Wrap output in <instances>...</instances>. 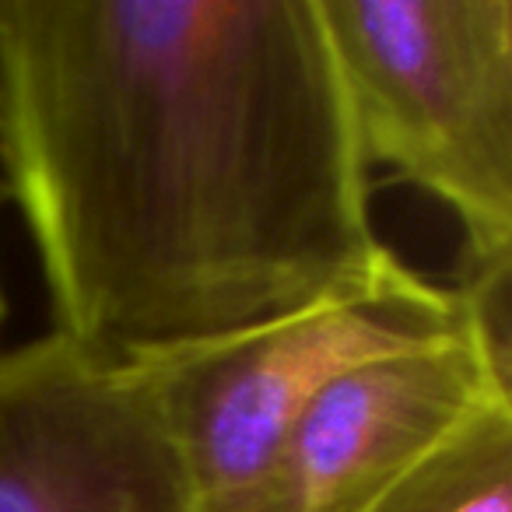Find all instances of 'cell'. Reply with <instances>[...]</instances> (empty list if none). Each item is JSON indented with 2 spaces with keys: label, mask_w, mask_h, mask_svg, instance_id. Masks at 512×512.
Listing matches in <instances>:
<instances>
[{
  "label": "cell",
  "mask_w": 512,
  "mask_h": 512,
  "mask_svg": "<svg viewBox=\"0 0 512 512\" xmlns=\"http://www.w3.org/2000/svg\"><path fill=\"white\" fill-rule=\"evenodd\" d=\"M0 190L53 334L113 365L407 271L320 0H0Z\"/></svg>",
  "instance_id": "cell-1"
},
{
  "label": "cell",
  "mask_w": 512,
  "mask_h": 512,
  "mask_svg": "<svg viewBox=\"0 0 512 512\" xmlns=\"http://www.w3.org/2000/svg\"><path fill=\"white\" fill-rule=\"evenodd\" d=\"M369 169L425 190L463 267L512 260V0H320Z\"/></svg>",
  "instance_id": "cell-2"
},
{
  "label": "cell",
  "mask_w": 512,
  "mask_h": 512,
  "mask_svg": "<svg viewBox=\"0 0 512 512\" xmlns=\"http://www.w3.org/2000/svg\"><path fill=\"white\" fill-rule=\"evenodd\" d=\"M474 327L456 285L411 267L372 292L155 365L197 512H267L288 435L334 379Z\"/></svg>",
  "instance_id": "cell-3"
},
{
  "label": "cell",
  "mask_w": 512,
  "mask_h": 512,
  "mask_svg": "<svg viewBox=\"0 0 512 512\" xmlns=\"http://www.w3.org/2000/svg\"><path fill=\"white\" fill-rule=\"evenodd\" d=\"M0 512H197L155 365L53 330L0 355Z\"/></svg>",
  "instance_id": "cell-4"
},
{
  "label": "cell",
  "mask_w": 512,
  "mask_h": 512,
  "mask_svg": "<svg viewBox=\"0 0 512 512\" xmlns=\"http://www.w3.org/2000/svg\"><path fill=\"white\" fill-rule=\"evenodd\" d=\"M512 397L509 355L481 327L358 365L288 435L267 512H365L467 418Z\"/></svg>",
  "instance_id": "cell-5"
},
{
  "label": "cell",
  "mask_w": 512,
  "mask_h": 512,
  "mask_svg": "<svg viewBox=\"0 0 512 512\" xmlns=\"http://www.w3.org/2000/svg\"><path fill=\"white\" fill-rule=\"evenodd\" d=\"M365 512H512V397L463 421Z\"/></svg>",
  "instance_id": "cell-6"
},
{
  "label": "cell",
  "mask_w": 512,
  "mask_h": 512,
  "mask_svg": "<svg viewBox=\"0 0 512 512\" xmlns=\"http://www.w3.org/2000/svg\"><path fill=\"white\" fill-rule=\"evenodd\" d=\"M0 200H4V190H0ZM4 316H8V299H4V285H0V327H4Z\"/></svg>",
  "instance_id": "cell-7"
}]
</instances>
